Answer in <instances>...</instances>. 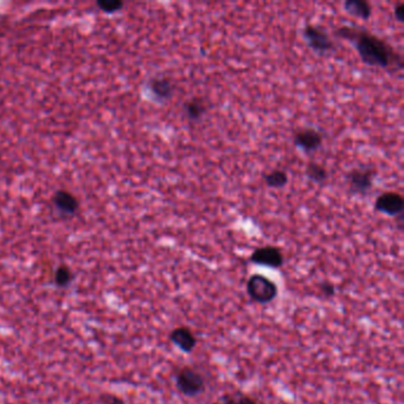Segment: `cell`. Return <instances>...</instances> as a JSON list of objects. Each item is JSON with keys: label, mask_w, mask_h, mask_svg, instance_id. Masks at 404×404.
Listing matches in <instances>:
<instances>
[{"label": "cell", "mask_w": 404, "mask_h": 404, "mask_svg": "<svg viewBox=\"0 0 404 404\" xmlns=\"http://www.w3.org/2000/svg\"><path fill=\"white\" fill-rule=\"evenodd\" d=\"M207 104L201 98H192L183 104V112L190 122H199L207 114Z\"/></svg>", "instance_id": "8fae6325"}, {"label": "cell", "mask_w": 404, "mask_h": 404, "mask_svg": "<svg viewBox=\"0 0 404 404\" xmlns=\"http://www.w3.org/2000/svg\"><path fill=\"white\" fill-rule=\"evenodd\" d=\"M335 35L352 44L361 60L368 67L401 71L403 58L387 41L374 35L364 27L343 25L335 29Z\"/></svg>", "instance_id": "6da1fadb"}, {"label": "cell", "mask_w": 404, "mask_h": 404, "mask_svg": "<svg viewBox=\"0 0 404 404\" xmlns=\"http://www.w3.org/2000/svg\"><path fill=\"white\" fill-rule=\"evenodd\" d=\"M374 210L384 215L395 217L399 221V228H403L404 198L394 191L379 194L374 202Z\"/></svg>", "instance_id": "8992f818"}, {"label": "cell", "mask_w": 404, "mask_h": 404, "mask_svg": "<svg viewBox=\"0 0 404 404\" xmlns=\"http://www.w3.org/2000/svg\"><path fill=\"white\" fill-rule=\"evenodd\" d=\"M319 291L325 298H332L335 294V286L330 281H323L319 284Z\"/></svg>", "instance_id": "e0dca14e"}, {"label": "cell", "mask_w": 404, "mask_h": 404, "mask_svg": "<svg viewBox=\"0 0 404 404\" xmlns=\"http://www.w3.org/2000/svg\"><path fill=\"white\" fill-rule=\"evenodd\" d=\"M168 338L175 346L185 353L192 352L197 345L196 335H194V332L190 330L189 327L186 326L176 327L170 333Z\"/></svg>", "instance_id": "9c48e42d"}, {"label": "cell", "mask_w": 404, "mask_h": 404, "mask_svg": "<svg viewBox=\"0 0 404 404\" xmlns=\"http://www.w3.org/2000/svg\"><path fill=\"white\" fill-rule=\"evenodd\" d=\"M345 12L352 17L368 21L372 14V8L366 0H346L344 3Z\"/></svg>", "instance_id": "7c38bea8"}, {"label": "cell", "mask_w": 404, "mask_h": 404, "mask_svg": "<svg viewBox=\"0 0 404 404\" xmlns=\"http://www.w3.org/2000/svg\"><path fill=\"white\" fill-rule=\"evenodd\" d=\"M394 14H395L396 21L397 22L403 23L404 21V4L400 3L395 6L394 9Z\"/></svg>", "instance_id": "ffe728a7"}, {"label": "cell", "mask_w": 404, "mask_h": 404, "mask_svg": "<svg viewBox=\"0 0 404 404\" xmlns=\"http://www.w3.org/2000/svg\"><path fill=\"white\" fill-rule=\"evenodd\" d=\"M74 279H75V276H74L73 271L69 267L65 266V265L58 267L54 274V284L58 289H68L70 284H73Z\"/></svg>", "instance_id": "9a60e30c"}, {"label": "cell", "mask_w": 404, "mask_h": 404, "mask_svg": "<svg viewBox=\"0 0 404 404\" xmlns=\"http://www.w3.org/2000/svg\"><path fill=\"white\" fill-rule=\"evenodd\" d=\"M295 147L305 153H313L323 146L324 135L318 129L312 127L298 129L293 135Z\"/></svg>", "instance_id": "ba28073f"}, {"label": "cell", "mask_w": 404, "mask_h": 404, "mask_svg": "<svg viewBox=\"0 0 404 404\" xmlns=\"http://www.w3.org/2000/svg\"><path fill=\"white\" fill-rule=\"evenodd\" d=\"M302 38L307 47L317 55H327L335 50V43L323 26L306 24L302 29Z\"/></svg>", "instance_id": "7a4b0ae2"}, {"label": "cell", "mask_w": 404, "mask_h": 404, "mask_svg": "<svg viewBox=\"0 0 404 404\" xmlns=\"http://www.w3.org/2000/svg\"><path fill=\"white\" fill-rule=\"evenodd\" d=\"M99 6H101L104 11L115 12L116 10L121 9L124 4L120 1H107V3H99Z\"/></svg>", "instance_id": "d6986e66"}, {"label": "cell", "mask_w": 404, "mask_h": 404, "mask_svg": "<svg viewBox=\"0 0 404 404\" xmlns=\"http://www.w3.org/2000/svg\"><path fill=\"white\" fill-rule=\"evenodd\" d=\"M305 175L314 184H323L328 178L326 168L315 161H311L306 166Z\"/></svg>", "instance_id": "5bb4252c"}, {"label": "cell", "mask_w": 404, "mask_h": 404, "mask_svg": "<svg viewBox=\"0 0 404 404\" xmlns=\"http://www.w3.org/2000/svg\"><path fill=\"white\" fill-rule=\"evenodd\" d=\"M223 404H260L253 396L247 395L245 392H229L223 397Z\"/></svg>", "instance_id": "2e32d148"}, {"label": "cell", "mask_w": 404, "mask_h": 404, "mask_svg": "<svg viewBox=\"0 0 404 404\" xmlns=\"http://www.w3.org/2000/svg\"><path fill=\"white\" fill-rule=\"evenodd\" d=\"M376 175L377 171L371 166L352 168L346 177L348 192L355 196H366L374 188Z\"/></svg>", "instance_id": "5b68a950"}, {"label": "cell", "mask_w": 404, "mask_h": 404, "mask_svg": "<svg viewBox=\"0 0 404 404\" xmlns=\"http://www.w3.org/2000/svg\"><path fill=\"white\" fill-rule=\"evenodd\" d=\"M148 89L157 101L166 102L173 98L176 93V86L172 80L168 78H155L148 83Z\"/></svg>", "instance_id": "30bf717a"}, {"label": "cell", "mask_w": 404, "mask_h": 404, "mask_svg": "<svg viewBox=\"0 0 404 404\" xmlns=\"http://www.w3.org/2000/svg\"><path fill=\"white\" fill-rule=\"evenodd\" d=\"M176 387L181 395L196 397L205 390V379L191 366H183L176 374Z\"/></svg>", "instance_id": "277c9868"}, {"label": "cell", "mask_w": 404, "mask_h": 404, "mask_svg": "<svg viewBox=\"0 0 404 404\" xmlns=\"http://www.w3.org/2000/svg\"><path fill=\"white\" fill-rule=\"evenodd\" d=\"M250 262L258 266L268 267L278 269L284 266V258L282 251L274 245L258 247L250 255Z\"/></svg>", "instance_id": "52a82bcc"}, {"label": "cell", "mask_w": 404, "mask_h": 404, "mask_svg": "<svg viewBox=\"0 0 404 404\" xmlns=\"http://www.w3.org/2000/svg\"><path fill=\"white\" fill-rule=\"evenodd\" d=\"M100 401L102 404H125L124 401L121 400L120 397L115 395H111V394H104L100 397Z\"/></svg>", "instance_id": "ac0fdd59"}, {"label": "cell", "mask_w": 404, "mask_h": 404, "mask_svg": "<svg viewBox=\"0 0 404 404\" xmlns=\"http://www.w3.org/2000/svg\"><path fill=\"white\" fill-rule=\"evenodd\" d=\"M247 293L251 300L266 305L278 297V286L274 281L261 274L251 276L247 282Z\"/></svg>", "instance_id": "3957f363"}, {"label": "cell", "mask_w": 404, "mask_h": 404, "mask_svg": "<svg viewBox=\"0 0 404 404\" xmlns=\"http://www.w3.org/2000/svg\"><path fill=\"white\" fill-rule=\"evenodd\" d=\"M265 183L269 189H282L289 184V178L287 172L281 168H276L265 176Z\"/></svg>", "instance_id": "4fadbf2b"}]
</instances>
